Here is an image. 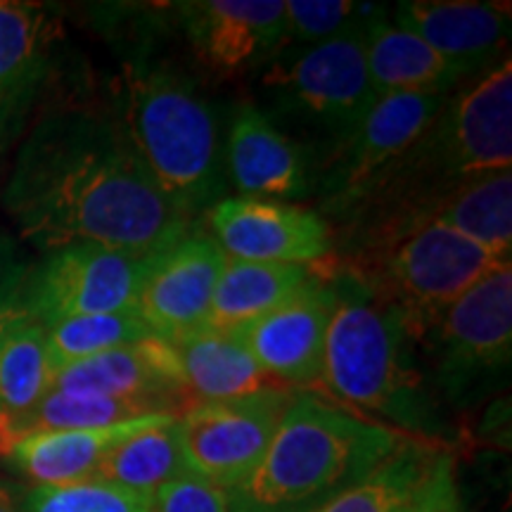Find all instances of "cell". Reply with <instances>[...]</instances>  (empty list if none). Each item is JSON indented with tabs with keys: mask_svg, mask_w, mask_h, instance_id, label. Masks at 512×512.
Listing matches in <instances>:
<instances>
[{
	"mask_svg": "<svg viewBox=\"0 0 512 512\" xmlns=\"http://www.w3.org/2000/svg\"><path fill=\"white\" fill-rule=\"evenodd\" d=\"M19 235L41 252L93 242L152 256L190 233L164 200L117 117H43L19 147L3 192Z\"/></svg>",
	"mask_w": 512,
	"mask_h": 512,
	"instance_id": "obj_1",
	"label": "cell"
},
{
	"mask_svg": "<svg viewBox=\"0 0 512 512\" xmlns=\"http://www.w3.org/2000/svg\"><path fill=\"white\" fill-rule=\"evenodd\" d=\"M330 280L335 309L318 382L384 427L432 444L446 437L430 370L420 361V325L349 268L330 271Z\"/></svg>",
	"mask_w": 512,
	"mask_h": 512,
	"instance_id": "obj_2",
	"label": "cell"
},
{
	"mask_svg": "<svg viewBox=\"0 0 512 512\" xmlns=\"http://www.w3.org/2000/svg\"><path fill=\"white\" fill-rule=\"evenodd\" d=\"M408 434L313 394H292L266 453L226 491L228 512H316L363 482Z\"/></svg>",
	"mask_w": 512,
	"mask_h": 512,
	"instance_id": "obj_3",
	"label": "cell"
},
{
	"mask_svg": "<svg viewBox=\"0 0 512 512\" xmlns=\"http://www.w3.org/2000/svg\"><path fill=\"white\" fill-rule=\"evenodd\" d=\"M117 121L152 183L185 221L223 200L216 114L183 72L169 64H128Z\"/></svg>",
	"mask_w": 512,
	"mask_h": 512,
	"instance_id": "obj_4",
	"label": "cell"
},
{
	"mask_svg": "<svg viewBox=\"0 0 512 512\" xmlns=\"http://www.w3.org/2000/svg\"><path fill=\"white\" fill-rule=\"evenodd\" d=\"M510 261V256L479 245L463 233L430 223L344 268L401 306L422 330L460 294Z\"/></svg>",
	"mask_w": 512,
	"mask_h": 512,
	"instance_id": "obj_5",
	"label": "cell"
},
{
	"mask_svg": "<svg viewBox=\"0 0 512 512\" xmlns=\"http://www.w3.org/2000/svg\"><path fill=\"white\" fill-rule=\"evenodd\" d=\"M432 384L463 401L477 384L510 370L512 261L491 271L420 332Z\"/></svg>",
	"mask_w": 512,
	"mask_h": 512,
	"instance_id": "obj_6",
	"label": "cell"
},
{
	"mask_svg": "<svg viewBox=\"0 0 512 512\" xmlns=\"http://www.w3.org/2000/svg\"><path fill=\"white\" fill-rule=\"evenodd\" d=\"M366 24L268 64L264 83L280 105L323 133L332 147L349 136L377 100L366 64Z\"/></svg>",
	"mask_w": 512,
	"mask_h": 512,
	"instance_id": "obj_7",
	"label": "cell"
},
{
	"mask_svg": "<svg viewBox=\"0 0 512 512\" xmlns=\"http://www.w3.org/2000/svg\"><path fill=\"white\" fill-rule=\"evenodd\" d=\"M448 95L399 93L377 98L349 136L330 150L318 176V214L328 223L339 219L389 166L411 150Z\"/></svg>",
	"mask_w": 512,
	"mask_h": 512,
	"instance_id": "obj_8",
	"label": "cell"
},
{
	"mask_svg": "<svg viewBox=\"0 0 512 512\" xmlns=\"http://www.w3.org/2000/svg\"><path fill=\"white\" fill-rule=\"evenodd\" d=\"M152 256L119 252L93 242L46 252V259L29 271L31 320L50 328L67 318L136 311L140 280Z\"/></svg>",
	"mask_w": 512,
	"mask_h": 512,
	"instance_id": "obj_9",
	"label": "cell"
},
{
	"mask_svg": "<svg viewBox=\"0 0 512 512\" xmlns=\"http://www.w3.org/2000/svg\"><path fill=\"white\" fill-rule=\"evenodd\" d=\"M292 394L287 389L195 403L178 415L185 472L223 494L254 470L271 444Z\"/></svg>",
	"mask_w": 512,
	"mask_h": 512,
	"instance_id": "obj_10",
	"label": "cell"
},
{
	"mask_svg": "<svg viewBox=\"0 0 512 512\" xmlns=\"http://www.w3.org/2000/svg\"><path fill=\"white\" fill-rule=\"evenodd\" d=\"M209 238L228 259L313 266L332 252V226L318 211L278 200L226 197L207 211Z\"/></svg>",
	"mask_w": 512,
	"mask_h": 512,
	"instance_id": "obj_11",
	"label": "cell"
},
{
	"mask_svg": "<svg viewBox=\"0 0 512 512\" xmlns=\"http://www.w3.org/2000/svg\"><path fill=\"white\" fill-rule=\"evenodd\" d=\"M176 12L197 64L216 79L266 67L283 41V0H195Z\"/></svg>",
	"mask_w": 512,
	"mask_h": 512,
	"instance_id": "obj_12",
	"label": "cell"
},
{
	"mask_svg": "<svg viewBox=\"0 0 512 512\" xmlns=\"http://www.w3.org/2000/svg\"><path fill=\"white\" fill-rule=\"evenodd\" d=\"M228 256L209 235L190 233L150 259L136 313L155 337L176 344L204 328L214 287Z\"/></svg>",
	"mask_w": 512,
	"mask_h": 512,
	"instance_id": "obj_13",
	"label": "cell"
},
{
	"mask_svg": "<svg viewBox=\"0 0 512 512\" xmlns=\"http://www.w3.org/2000/svg\"><path fill=\"white\" fill-rule=\"evenodd\" d=\"M50 389L145 401L166 415H183L192 406L174 344L159 337L69 363L55 370Z\"/></svg>",
	"mask_w": 512,
	"mask_h": 512,
	"instance_id": "obj_14",
	"label": "cell"
},
{
	"mask_svg": "<svg viewBox=\"0 0 512 512\" xmlns=\"http://www.w3.org/2000/svg\"><path fill=\"white\" fill-rule=\"evenodd\" d=\"M335 309L330 275H316L290 299L254 320L238 335L259 366L280 384L318 382L328 325Z\"/></svg>",
	"mask_w": 512,
	"mask_h": 512,
	"instance_id": "obj_15",
	"label": "cell"
},
{
	"mask_svg": "<svg viewBox=\"0 0 512 512\" xmlns=\"http://www.w3.org/2000/svg\"><path fill=\"white\" fill-rule=\"evenodd\" d=\"M394 22L437 50L463 79L482 74L508 55L510 5L472 0H408L394 10Z\"/></svg>",
	"mask_w": 512,
	"mask_h": 512,
	"instance_id": "obj_16",
	"label": "cell"
},
{
	"mask_svg": "<svg viewBox=\"0 0 512 512\" xmlns=\"http://www.w3.org/2000/svg\"><path fill=\"white\" fill-rule=\"evenodd\" d=\"M55 36L43 5L0 0V150L22 138L41 100Z\"/></svg>",
	"mask_w": 512,
	"mask_h": 512,
	"instance_id": "obj_17",
	"label": "cell"
},
{
	"mask_svg": "<svg viewBox=\"0 0 512 512\" xmlns=\"http://www.w3.org/2000/svg\"><path fill=\"white\" fill-rule=\"evenodd\" d=\"M226 169L240 197L252 200H297L311 190L309 159L302 145L249 105L235 114L230 126Z\"/></svg>",
	"mask_w": 512,
	"mask_h": 512,
	"instance_id": "obj_18",
	"label": "cell"
},
{
	"mask_svg": "<svg viewBox=\"0 0 512 512\" xmlns=\"http://www.w3.org/2000/svg\"><path fill=\"white\" fill-rule=\"evenodd\" d=\"M162 415H145V418L121 422L98 430H67L29 434L5 448L12 470L29 479L34 486H62L91 479L102 458L112 451L119 441H124Z\"/></svg>",
	"mask_w": 512,
	"mask_h": 512,
	"instance_id": "obj_19",
	"label": "cell"
},
{
	"mask_svg": "<svg viewBox=\"0 0 512 512\" xmlns=\"http://www.w3.org/2000/svg\"><path fill=\"white\" fill-rule=\"evenodd\" d=\"M366 64L377 98L399 93L448 95L465 81L453 64L382 8L366 24Z\"/></svg>",
	"mask_w": 512,
	"mask_h": 512,
	"instance_id": "obj_20",
	"label": "cell"
},
{
	"mask_svg": "<svg viewBox=\"0 0 512 512\" xmlns=\"http://www.w3.org/2000/svg\"><path fill=\"white\" fill-rule=\"evenodd\" d=\"M183 368L188 396L195 403L228 401L259 394L266 389H285L259 366L240 335L197 330L174 344Z\"/></svg>",
	"mask_w": 512,
	"mask_h": 512,
	"instance_id": "obj_21",
	"label": "cell"
},
{
	"mask_svg": "<svg viewBox=\"0 0 512 512\" xmlns=\"http://www.w3.org/2000/svg\"><path fill=\"white\" fill-rule=\"evenodd\" d=\"M313 278L311 266L228 259L214 287L204 330L238 335Z\"/></svg>",
	"mask_w": 512,
	"mask_h": 512,
	"instance_id": "obj_22",
	"label": "cell"
},
{
	"mask_svg": "<svg viewBox=\"0 0 512 512\" xmlns=\"http://www.w3.org/2000/svg\"><path fill=\"white\" fill-rule=\"evenodd\" d=\"M185 475L181 441H178V415H162L131 437L119 441L102 458L91 479L152 496L162 486Z\"/></svg>",
	"mask_w": 512,
	"mask_h": 512,
	"instance_id": "obj_23",
	"label": "cell"
},
{
	"mask_svg": "<svg viewBox=\"0 0 512 512\" xmlns=\"http://www.w3.org/2000/svg\"><path fill=\"white\" fill-rule=\"evenodd\" d=\"M145 415L166 413H159L152 403L145 401L107 399V396L69 394L50 389L31 411L19 415L15 420L0 422V453H3L12 441L29 437V434L98 430V427L121 425V422L145 418Z\"/></svg>",
	"mask_w": 512,
	"mask_h": 512,
	"instance_id": "obj_24",
	"label": "cell"
},
{
	"mask_svg": "<svg viewBox=\"0 0 512 512\" xmlns=\"http://www.w3.org/2000/svg\"><path fill=\"white\" fill-rule=\"evenodd\" d=\"M432 223L446 226L498 254H512V171L472 178L439 204Z\"/></svg>",
	"mask_w": 512,
	"mask_h": 512,
	"instance_id": "obj_25",
	"label": "cell"
},
{
	"mask_svg": "<svg viewBox=\"0 0 512 512\" xmlns=\"http://www.w3.org/2000/svg\"><path fill=\"white\" fill-rule=\"evenodd\" d=\"M437 451L432 441L408 437L373 475L316 512H406Z\"/></svg>",
	"mask_w": 512,
	"mask_h": 512,
	"instance_id": "obj_26",
	"label": "cell"
},
{
	"mask_svg": "<svg viewBox=\"0 0 512 512\" xmlns=\"http://www.w3.org/2000/svg\"><path fill=\"white\" fill-rule=\"evenodd\" d=\"M53 377L46 328L36 320L12 328L0 339V422L31 411L50 392Z\"/></svg>",
	"mask_w": 512,
	"mask_h": 512,
	"instance_id": "obj_27",
	"label": "cell"
},
{
	"mask_svg": "<svg viewBox=\"0 0 512 512\" xmlns=\"http://www.w3.org/2000/svg\"><path fill=\"white\" fill-rule=\"evenodd\" d=\"M46 335L53 366L60 370L83 358L145 342L155 337V332L147 328L136 311H121L60 320L46 328Z\"/></svg>",
	"mask_w": 512,
	"mask_h": 512,
	"instance_id": "obj_28",
	"label": "cell"
},
{
	"mask_svg": "<svg viewBox=\"0 0 512 512\" xmlns=\"http://www.w3.org/2000/svg\"><path fill=\"white\" fill-rule=\"evenodd\" d=\"M377 10H380L377 5L354 3V0H287L283 41L275 57L280 53L290 55L292 48L294 53H299L344 31L363 27Z\"/></svg>",
	"mask_w": 512,
	"mask_h": 512,
	"instance_id": "obj_29",
	"label": "cell"
},
{
	"mask_svg": "<svg viewBox=\"0 0 512 512\" xmlns=\"http://www.w3.org/2000/svg\"><path fill=\"white\" fill-rule=\"evenodd\" d=\"M152 503V496L100 479H83L62 486H34L19 498V512H152Z\"/></svg>",
	"mask_w": 512,
	"mask_h": 512,
	"instance_id": "obj_30",
	"label": "cell"
},
{
	"mask_svg": "<svg viewBox=\"0 0 512 512\" xmlns=\"http://www.w3.org/2000/svg\"><path fill=\"white\" fill-rule=\"evenodd\" d=\"M31 264L22 259L10 235L0 230V339L19 323H27V283Z\"/></svg>",
	"mask_w": 512,
	"mask_h": 512,
	"instance_id": "obj_31",
	"label": "cell"
},
{
	"mask_svg": "<svg viewBox=\"0 0 512 512\" xmlns=\"http://www.w3.org/2000/svg\"><path fill=\"white\" fill-rule=\"evenodd\" d=\"M406 512H463L456 482V463L446 448L437 451Z\"/></svg>",
	"mask_w": 512,
	"mask_h": 512,
	"instance_id": "obj_32",
	"label": "cell"
},
{
	"mask_svg": "<svg viewBox=\"0 0 512 512\" xmlns=\"http://www.w3.org/2000/svg\"><path fill=\"white\" fill-rule=\"evenodd\" d=\"M152 512H228V501L221 489L185 472L157 491Z\"/></svg>",
	"mask_w": 512,
	"mask_h": 512,
	"instance_id": "obj_33",
	"label": "cell"
},
{
	"mask_svg": "<svg viewBox=\"0 0 512 512\" xmlns=\"http://www.w3.org/2000/svg\"><path fill=\"white\" fill-rule=\"evenodd\" d=\"M0 512H19V498L5 482H0Z\"/></svg>",
	"mask_w": 512,
	"mask_h": 512,
	"instance_id": "obj_34",
	"label": "cell"
}]
</instances>
